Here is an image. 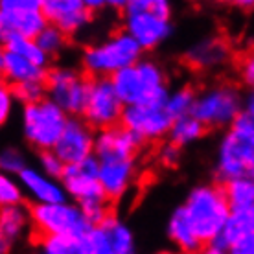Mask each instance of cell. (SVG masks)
<instances>
[{
	"label": "cell",
	"instance_id": "6da1fadb",
	"mask_svg": "<svg viewBox=\"0 0 254 254\" xmlns=\"http://www.w3.org/2000/svg\"><path fill=\"white\" fill-rule=\"evenodd\" d=\"M183 206L188 214L193 232L203 245L216 242L223 234L232 214L229 199L219 183H203L193 186L188 191Z\"/></svg>",
	"mask_w": 254,
	"mask_h": 254
},
{
	"label": "cell",
	"instance_id": "7a4b0ae2",
	"mask_svg": "<svg viewBox=\"0 0 254 254\" xmlns=\"http://www.w3.org/2000/svg\"><path fill=\"white\" fill-rule=\"evenodd\" d=\"M111 81L126 107L133 105L164 107L170 94L164 68L151 58L140 59L136 64L111 77Z\"/></svg>",
	"mask_w": 254,
	"mask_h": 254
},
{
	"label": "cell",
	"instance_id": "3957f363",
	"mask_svg": "<svg viewBox=\"0 0 254 254\" xmlns=\"http://www.w3.org/2000/svg\"><path fill=\"white\" fill-rule=\"evenodd\" d=\"M144 59L142 46L124 30L109 33L103 41L90 43L81 52L83 72L94 77H111Z\"/></svg>",
	"mask_w": 254,
	"mask_h": 254
},
{
	"label": "cell",
	"instance_id": "277c9868",
	"mask_svg": "<svg viewBox=\"0 0 254 254\" xmlns=\"http://www.w3.org/2000/svg\"><path fill=\"white\" fill-rule=\"evenodd\" d=\"M245 111V98L232 83H216L199 90L191 115L208 131H229Z\"/></svg>",
	"mask_w": 254,
	"mask_h": 254
},
{
	"label": "cell",
	"instance_id": "5b68a950",
	"mask_svg": "<svg viewBox=\"0 0 254 254\" xmlns=\"http://www.w3.org/2000/svg\"><path fill=\"white\" fill-rule=\"evenodd\" d=\"M70 116L50 98L20 107V127L28 146L41 151H52L58 146Z\"/></svg>",
	"mask_w": 254,
	"mask_h": 254
},
{
	"label": "cell",
	"instance_id": "8992f818",
	"mask_svg": "<svg viewBox=\"0 0 254 254\" xmlns=\"http://www.w3.org/2000/svg\"><path fill=\"white\" fill-rule=\"evenodd\" d=\"M30 217H32V232L37 240L58 238V236H72L79 238L92 229L87 221L81 206L74 201L54 204H32L30 203Z\"/></svg>",
	"mask_w": 254,
	"mask_h": 254
},
{
	"label": "cell",
	"instance_id": "52a82bcc",
	"mask_svg": "<svg viewBox=\"0 0 254 254\" xmlns=\"http://www.w3.org/2000/svg\"><path fill=\"white\" fill-rule=\"evenodd\" d=\"M46 98L59 105L70 118H83L90 90V77L68 64H54L45 79Z\"/></svg>",
	"mask_w": 254,
	"mask_h": 254
},
{
	"label": "cell",
	"instance_id": "ba28073f",
	"mask_svg": "<svg viewBox=\"0 0 254 254\" xmlns=\"http://www.w3.org/2000/svg\"><path fill=\"white\" fill-rule=\"evenodd\" d=\"M214 173L219 185L236 179H254V140L230 127L219 138Z\"/></svg>",
	"mask_w": 254,
	"mask_h": 254
},
{
	"label": "cell",
	"instance_id": "9c48e42d",
	"mask_svg": "<svg viewBox=\"0 0 254 254\" xmlns=\"http://www.w3.org/2000/svg\"><path fill=\"white\" fill-rule=\"evenodd\" d=\"M122 30L142 46L144 52L155 50L172 37V20L155 13L151 0H127L122 11Z\"/></svg>",
	"mask_w": 254,
	"mask_h": 254
},
{
	"label": "cell",
	"instance_id": "30bf717a",
	"mask_svg": "<svg viewBox=\"0 0 254 254\" xmlns=\"http://www.w3.org/2000/svg\"><path fill=\"white\" fill-rule=\"evenodd\" d=\"M126 105L120 100L115 85L109 77H94L90 79V90L83 120L94 131L111 129L122 124Z\"/></svg>",
	"mask_w": 254,
	"mask_h": 254
},
{
	"label": "cell",
	"instance_id": "8fae6325",
	"mask_svg": "<svg viewBox=\"0 0 254 254\" xmlns=\"http://www.w3.org/2000/svg\"><path fill=\"white\" fill-rule=\"evenodd\" d=\"M48 26L43 0H2L0 2V35H20L37 39Z\"/></svg>",
	"mask_w": 254,
	"mask_h": 254
},
{
	"label": "cell",
	"instance_id": "7c38bea8",
	"mask_svg": "<svg viewBox=\"0 0 254 254\" xmlns=\"http://www.w3.org/2000/svg\"><path fill=\"white\" fill-rule=\"evenodd\" d=\"M172 124L173 120L166 113L164 107L133 105V107H126L120 126H124L127 131H131L144 144H147V142H159L168 138Z\"/></svg>",
	"mask_w": 254,
	"mask_h": 254
},
{
	"label": "cell",
	"instance_id": "4fadbf2b",
	"mask_svg": "<svg viewBox=\"0 0 254 254\" xmlns=\"http://www.w3.org/2000/svg\"><path fill=\"white\" fill-rule=\"evenodd\" d=\"M61 183L68 199L77 204L105 197L100 185V160L96 157H89L79 164L66 166Z\"/></svg>",
	"mask_w": 254,
	"mask_h": 254
},
{
	"label": "cell",
	"instance_id": "5bb4252c",
	"mask_svg": "<svg viewBox=\"0 0 254 254\" xmlns=\"http://www.w3.org/2000/svg\"><path fill=\"white\" fill-rule=\"evenodd\" d=\"M96 131L83 118H70L54 153L63 160L64 166L79 164L89 157H94Z\"/></svg>",
	"mask_w": 254,
	"mask_h": 254
},
{
	"label": "cell",
	"instance_id": "9a60e30c",
	"mask_svg": "<svg viewBox=\"0 0 254 254\" xmlns=\"http://www.w3.org/2000/svg\"><path fill=\"white\" fill-rule=\"evenodd\" d=\"M43 11L48 24L68 37L81 33L94 17L85 0H43Z\"/></svg>",
	"mask_w": 254,
	"mask_h": 254
},
{
	"label": "cell",
	"instance_id": "2e32d148",
	"mask_svg": "<svg viewBox=\"0 0 254 254\" xmlns=\"http://www.w3.org/2000/svg\"><path fill=\"white\" fill-rule=\"evenodd\" d=\"M138 179L136 157L100 162V185L109 203H118L131 191Z\"/></svg>",
	"mask_w": 254,
	"mask_h": 254
},
{
	"label": "cell",
	"instance_id": "e0dca14e",
	"mask_svg": "<svg viewBox=\"0 0 254 254\" xmlns=\"http://www.w3.org/2000/svg\"><path fill=\"white\" fill-rule=\"evenodd\" d=\"M144 142L127 131L124 126H116L111 129L96 131L94 157L100 162L111 159H131L142 149Z\"/></svg>",
	"mask_w": 254,
	"mask_h": 254
},
{
	"label": "cell",
	"instance_id": "ac0fdd59",
	"mask_svg": "<svg viewBox=\"0 0 254 254\" xmlns=\"http://www.w3.org/2000/svg\"><path fill=\"white\" fill-rule=\"evenodd\" d=\"M17 179L32 204H54L68 201L63 183L59 179L48 177L35 166H28Z\"/></svg>",
	"mask_w": 254,
	"mask_h": 254
},
{
	"label": "cell",
	"instance_id": "d6986e66",
	"mask_svg": "<svg viewBox=\"0 0 254 254\" xmlns=\"http://www.w3.org/2000/svg\"><path fill=\"white\" fill-rule=\"evenodd\" d=\"M230 59V48L227 41L217 35H208L195 41L185 52V61L195 70L219 68Z\"/></svg>",
	"mask_w": 254,
	"mask_h": 254
},
{
	"label": "cell",
	"instance_id": "ffe728a7",
	"mask_svg": "<svg viewBox=\"0 0 254 254\" xmlns=\"http://www.w3.org/2000/svg\"><path fill=\"white\" fill-rule=\"evenodd\" d=\"M166 234H168V240L173 243V247L179 254H197L204 247L201 240L197 238V234L193 232V227H191L183 204L173 208V212L168 217Z\"/></svg>",
	"mask_w": 254,
	"mask_h": 254
},
{
	"label": "cell",
	"instance_id": "44dd1931",
	"mask_svg": "<svg viewBox=\"0 0 254 254\" xmlns=\"http://www.w3.org/2000/svg\"><path fill=\"white\" fill-rule=\"evenodd\" d=\"M0 72H2L4 85L15 87V85L30 81L45 83L48 68H43V66L32 63V61L17 56V54L2 50L0 52Z\"/></svg>",
	"mask_w": 254,
	"mask_h": 254
},
{
	"label": "cell",
	"instance_id": "7402d4cb",
	"mask_svg": "<svg viewBox=\"0 0 254 254\" xmlns=\"http://www.w3.org/2000/svg\"><path fill=\"white\" fill-rule=\"evenodd\" d=\"M28 232H32V217L30 206H9L0 212V238H2V254L7 253V247L22 240Z\"/></svg>",
	"mask_w": 254,
	"mask_h": 254
},
{
	"label": "cell",
	"instance_id": "603a6c76",
	"mask_svg": "<svg viewBox=\"0 0 254 254\" xmlns=\"http://www.w3.org/2000/svg\"><path fill=\"white\" fill-rule=\"evenodd\" d=\"M254 232V206L253 208H240L232 210V214L229 217V223L223 230V234L217 238L216 242H212V245L221 249H230L232 243L238 240H242L245 236Z\"/></svg>",
	"mask_w": 254,
	"mask_h": 254
},
{
	"label": "cell",
	"instance_id": "cb8c5ba5",
	"mask_svg": "<svg viewBox=\"0 0 254 254\" xmlns=\"http://www.w3.org/2000/svg\"><path fill=\"white\" fill-rule=\"evenodd\" d=\"M2 50L17 54V56L28 59V61H32L43 68H50V58L41 50V46L37 45L35 39L20 37V35H4L2 37Z\"/></svg>",
	"mask_w": 254,
	"mask_h": 254
},
{
	"label": "cell",
	"instance_id": "d4e9b609",
	"mask_svg": "<svg viewBox=\"0 0 254 254\" xmlns=\"http://www.w3.org/2000/svg\"><path fill=\"white\" fill-rule=\"evenodd\" d=\"M206 127L197 120L193 115L183 116V118H177L173 120L172 129H170V134H168V140L179 146L181 149L186 146H191L195 144L197 140H201L206 134Z\"/></svg>",
	"mask_w": 254,
	"mask_h": 254
},
{
	"label": "cell",
	"instance_id": "484cf974",
	"mask_svg": "<svg viewBox=\"0 0 254 254\" xmlns=\"http://www.w3.org/2000/svg\"><path fill=\"white\" fill-rule=\"evenodd\" d=\"M103 227L109 230L115 254H136V242H134V234L129 225L113 216L109 221L103 223Z\"/></svg>",
	"mask_w": 254,
	"mask_h": 254
},
{
	"label": "cell",
	"instance_id": "4316f807",
	"mask_svg": "<svg viewBox=\"0 0 254 254\" xmlns=\"http://www.w3.org/2000/svg\"><path fill=\"white\" fill-rule=\"evenodd\" d=\"M195 98H197V92L191 87H188V85H183V87L170 90L168 100L164 103L166 113L170 115L172 120H177V118L191 115L193 105H195Z\"/></svg>",
	"mask_w": 254,
	"mask_h": 254
},
{
	"label": "cell",
	"instance_id": "83f0119b",
	"mask_svg": "<svg viewBox=\"0 0 254 254\" xmlns=\"http://www.w3.org/2000/svg\"><path fill=\"white\" fill-rule=\"evenodd\" d=\"M225 195L232 210L254 206V179H236L223 185Z\"/></svg>",
	"mask_w": 254,
	"mask_h": 254
},
{
	"label": "cell",
	"instance_id": "f1b7e54d",
	"mask_svg": "<svg viewBox=\"0 0 254 254\" xmlns=\"http://www.w3.org/2000/svg\"><path fill=\"white\" fill-rule=\"evenodd\" d=\"M39 251L45 254H83V236H58L37 240Z\"/></svg>",
	"mask_w": 254,
	"mask_h": 254
},
{
	"label": "cell",
	"instance_id": "f546056e",
	"mask_svg": "<svg viewBox=\"0 0 254 254\" xmlns=\"http://www.w3.org/2000/svg\"><path fill=\"white\" fill-rule=\"evenodd\" d=\"M83 254H115L109 230L100 225L83 236Z\"/></svg>",
	"mask_w": 254,
	"mask_h": 254
},
{
	"label": "cell",
	"instance_id": "4dcf8cb0",
	"mask_svg": "<svg viewBox=\"0 0 254 254\" xmlns=\"http://www.w3.org/2000/svg\"><path fill=\"white\" fill-rule=\"evenodd\" d=\"M37 45L41 46V50L45 52L48 58H58L59 54L68 46V35H64L61 30H58L56 26L48 24L39 33V37L35 39Z\"/></svg>",
	"mask_w": 254,
	"mask_h": 254
},
{
	"label": "cell",
	"instance_id": "1f68e13d",
	"mask_svg": "<svg viewBox=\"0 0 254 254\" xmlns=\"http://www.w3.org/2000/svg\"><path fill=\"white\" fill-rule=\"evenodd\" d=\"M24 190L22 185L19 183L17 177L11 175H0V204L2 208H9V206H20L24 204Z\"/></svg>",
	"mask_w": 254,
	"mask_h": 254
},
{
	"label": "cell",
	"instance_id": "d6a6232c",
	"mask_svg": "<svg viewBox=\"0 0 254 254\" xmlns=\"http://www.w3.org/2000/svg\"><path fill=\"white\" fill-rule=\"evenodd\" d=\"M0 168L4 175H11V177H19L20 173L28 168L24 151H20L19 147L6 146L0 153Z\"/></svg>",
	"mask_w": 254,
	"mask_h": 254
},
{
	"label": "cell",
	"instance_id": "836d02e7",
	"mask_svg": "<svg viewBox=\"0 0 254 254\" xmlns=\"http://www.w3.org/2000/svg\"><path fill=\"white\" fill-rule=\"evenodd\" d=\"M13 94L17 103H20V107L37 103L46 98V85L43 81H30V83H20L11 87Z\"/></svg>",
	"mask_w": 254,
	"mask_h": 254
},
{
	"label": "cell",
	"instance_id": "e575fe53",
	"mask_svg": "<svg viewBox=\"0 0 254 254\" xmlns=\"http://www.w3.org/2000/svg\"><path fill=\"white\" fill-rule=\"evenodd\" d=\"M111 204L107 199H94V201H87V203L79 204L83 210V214L87 217V221L92 225V227H100L105 221H109L113 217V210H111Z\"/></svg>",
	"mask_w": 254,
	"mask_h": 254
},
{
	"label": "cell",
	"instance_id": "d590c367",
	"mask_svg": "<svg viewBox=\"0 0 254 254\" xmlns=\"http://www.w3.org/2000/svg\"><path fill=\"white\" fill-rule=\"evenodd\" d=\"M37 168L43 173H46L48 177L59 179V181H61L66 166H64L63 160L59 159L58 155L54 153V149H52V151H41L39 153V166Z\"/></svg>",
	"mask_w": 254,
	"mask_h": 254
},
{
	"label": "cell",
	"instance_id": "8d00e7d4",
	"mask_svg": "<svg viewBox=\"0 0 254 254\" xmlns=\"http://www.w3.org/2000/svg\"><path fill=\"white\" fill-rule=\"evenodd\" d=\"M236 72H238V77L240 81L247 87L249 90L254 89V46L245 50L238 59V64H236Z\"/></svg>",
	"mask_w": 254,
	"mask_h": 254
},
{
	"label": "cell",
	"instance_id": "74e56055",
	"mask_svg": "<svg viewBox=\"0 0 254 254\" xmlns=\"http://www.w3.org/2000/svg\"><path fill=\"white\" fill-rule=\"evenodd\" d=\"M181 157H183V149L172 144L170 140L162 142L159 147V153H157V159L164 168H177L179 162H181Z\"/></svg>",
	"mask_w": 254,
	"mask_h": 254
},
{
	"label": "cell",
	"instance_id": "f35d334b",
	"mask_svg": "<svg viewBox=\"0 0 254 254\" xmlns=\"http://www.w3.org/2000/svg\"><path fill=\"white\" fill-rule=\"evenodd\" d=\"M15 103H17V100H15L11 87L2 83V87H0V122L2 124H6L9 120V116L13 115Z\"/></svg>",
	"mask_w": 254,
	"mask_h": 254
},
{
	"label": "cell",
	"instance_id": "ab89813d",
	"mask_svg": "<svg viewBox=\"0 0 254 254\" xmlns=\"http://www.w3.org/2000/svg\"><path fill=\"white\" fill-rule=\"evenodd\" d=\"M234 129H238L240 133L247 134V136H251V138L254 140V115L253 113H247V111H243L242 115H240V118L236 120Z\"/></svg>",
	"mask_w": 254,
	"mask_h": 254
},
{
	"label": "cell",
	"instance_id": "60d3db41",
	"mask_svg": "<svg viewBox=\"0 0 254 254\" xmlns=\"http://www.w3.org/2000/svg\"><path fill=\"white\" fill-rule=\"evenodd\" d=\"M230 254H254V232L253 234L245 236L242 240H238L236 243H232L229 249Z\"/></svg>",
	"mask_w": 254,
	"mask_h": 254
},
{
	"label": "cell",
	"instance_id": "b9f144b4",
	"mask_svg": "<svg viewBox=\"0 0 254 254\" xmlns=\"http://www.w3.org/2000/svg\"><path fill=\"white\" fill-rule=\"evenodd\" d=\"M197 254H230V253H229V249H221V247H216V245L208 243V245H204Z\"/></svg>",
	"mask_w": 254,
	"mask_h": 254
},
{
	"label": "cell",
	"instance_id": "7bdbcfd3",
	"mask_svg": "<svg viewBox=\"0 0 254 254\" xmlns=\"http://www.w3.org/2000/svg\"><path fill=\"white\" fill-rule=\"evenodd\" d=\"M85 2H87V6H89V9L92 13L102 11V9L109 7V2H102V0H85Z\"/></svg>",
	"mask_w": 254,
	"mask_h": 254
},
{
	"label": "cell",
	"instance_id": "ee69618b",
	"mask_svg": "<svg viewBox=\"0 0 254 254\" xmlns=\"http://www.w3.org/2000/svg\"><path fill=\"white\" fill-rule=\"evenodd\" d=\"M245 111L254 115V89L249 90V94L245 96Z\"/></svg>",
	"mask_w": 254,
	"mask_h": 254
},
{
	"label": "cell",
	"instance_id": "f6af8a7d",
	"mask_svg": "<svg viewBox=\"0 0 254 254\" xmlns=\"http://www.w3.org/2000/svg\"><path fill=\"white\" fill-rule=\"evenodd\" d=\"M238 6H242V7H254V2H238Z\"/></svg>",
	"mask_w": 254,
	"mask_h": 254
},
{
	"label": "cell",
	"instance_id": "bcb514c9",
	"mask_svg": "<svg viewBox=\"0 0 254 254\" xmlns=\"http://www.w3.org/2000/svg\"><path fill=\"white\" fill-rule=\"evenodd\" d=\"M160 254H179V253H160Z\"/></svg>",
	"mask_w": 254,
	"mask_h": 254
},
{
	"label": "cell",
	"instance_id": "7dc6e473",
	"mask_svg": "<svg viewBox=\"0 0 254 254\" xmlns=\"http://www.w3.org/2000/svg\"><path fill=\"white\" fill-rule=\"evenodd\" d=\"M35 254H45V253H41V251H37V253H35Z\"/></svg>",
	"mask_w": 254,
	"mask_h": 254
}]
</instances>
